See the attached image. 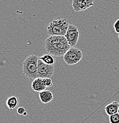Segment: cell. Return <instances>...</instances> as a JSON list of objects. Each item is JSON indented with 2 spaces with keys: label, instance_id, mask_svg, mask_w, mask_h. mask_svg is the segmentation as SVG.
I'll return each instance as SVG.
<instances>
[{
  "label": "cell",
  "instance_id": "6da1fadb",
  "mask_svg": "<svg viewBox=\"0 0 119 123\" xmlns=\"http://www.w3.org/2000/svg\"><path fill=\"white\" fill-rule=\"evenodd\" d=\"M44 47L49 54L62 57L71 48L65 36H50L44 41Z\"/></svg>",
  "mask_w": 119,
  "mask_h": 123
},
{
  "label": "cell",
  "instance_id": "7a4b0ae2",
  "mask_svg": "<svg viewBox=\"0 0 119 123\" xmlns=\"http://www.w3.org/2000/svg\"><path fill=\"white\" fill-rule=\"evenodd\" d=\"M69 25L68 21L63 17H57L50 21L47 26L49 36H65Z\"/></svg>",
  "mask_w": 119,
  "mask_h": 123
},
{
  "label": "cell",
  "instance_id": "3957f363",
  "mask_svg": "<svg viewBox=\"0 0 119 123\" xmlns=\"http://www.w3.org/2000/svg\"><path fill=\"white\" fill-rule=\"evenodd\" d=\"M39 58L36 55H30L26 57L23 63V73L29 79H34L38 78Z\"/></svg>",
  "mask_w": 119,
  "mask_h": 123
},
{
  "label": "cell",
  "instance_id": "277c9868",
  "mask_svg": "<svg viewBox=\"0 0 119 123\" xmlns=\"http://www.w3.org/2000/svg\"><path fill=\"white\" fill-rule=\"evenodd\" d=\"M65 62L68 65H75L79 63L83 57L82 51L78 48L71 47L63 56Z\"/></svg>",
  "mask_w": 119,
  "mask_h": 123
},
{
  "label": "cell",
  "instance_id": "5b68a950",
  "mask_svg": "<svg viewBox=\"0 0 119 123\" xmlns=\"http://www.w3.org/2000/svg\"><path fill=\"white\" fill-rule=\"evenodd\" d=\"M79 31L76 25L70 24L65 36L71 47H74L77 44L79 38Z\"/></svg>",
  "mask_w": 119,
  "mask_h": 123
},
{
  "label": "cell",
  "instance_id": "8992f818",
  "mask_svg": "<svg viewBox=\"0 0 119 123\" xmlns=\"http://www.w3.org/2000/svg\"><path fill=\"white\" fill-rule=\"evenodd\" d=\"M55 72L54 65H50L46 64L42 60L38 61V77L42 78H51L53 76Z\"/></svg>",
  "mask_w": 119,
  "mask_h": 123
},
{
  "label": "cell",
  "instance_id": "52a82bcc",
  "mask_svg": "<svg viewBox=\"0 0 119 123\" xmlns=\"http://www.w3.org/2000/svg\"><path fill=\"white\" fill-rule=\"evenodd\" d=\"M94 5V0H72L73 8L76 12L85 11Z\"/></svg>",
  "mask_w": 119,
  "mask_h": 123
},
{
  "label": "cell",
  "instance_id": "ba28073f",
  "mask_svg": "<svg viewBox=\"0 0 119 123\" xmlns=\"http://www.w3.org/2000/svg\"><path fill=\"white\" fill-rule=\"evenodd\" d=\"M31 88L33 91L40 92L46 90V88H48L44 85L43 78L38 77V78L34 79L33 81L32 82Z\"/></svg>",
  "mask_w": 119,
  "mask_h": 123
},
{
  "label": "cell",
  "instance_id": "9c48e42d",
  "mask_svg": "<svg viewBox=\"0 0 119 123\" xmlns=\"http://www.w3.org/2000/svg\"><path fill=\"white\" fill-rule=\"evenodd\" d=\"M40 100L42 103L46 104L53 99V94L52 92L48 90H44L39 92Z\"/></svg>",
  "mask_w": 119,
  "mask_h": 123
},
{
  "label": "cell",
  "instance_id": "30bf717a",
  "mask_svg": "<svg viewBox=\"0 0 119 123\" xmlns=\"http://www.w3.org/2000/svg\"><path fill=\"white\" fill-rule=\"evenodd\" d=\"M119 108V103L117 101H113L105 107V111L106 114L110 116L114 114L118 113Z\"/></svg>",
  "mask_w": 119,
  "mask_h": 123
},
{
  "label": "cell",
  "instance_id": "8fae6325",
  "mask_svg": "<svg viewBox=\"0 0 119 123\" xmlns=\"http://www.w3.org/2000/svg\"><path fill=\"white\" fill-rule=\"evenodd\" d=\"M19 99L17 97H15V96L9 97L6 101V105L11 111H13L17 107V106L19 105Z\"/></svg>",
  "mask_w": 119,
  "mask_h": 123
},
{
  "label": "cell",
  "instance_id": "7c38bea8",
  "mask_svg": "<svg viewBox=\"0 0 119 123\" xmlns=\"http://www.w3.org/2000/svg\"><path fill=\"white\" fill-rule=\"evenodd\" d=\"M39 59L42 60L43 62L48 65H54L55 63V59L53 55H50V54H45V55L39 57Z\"/></svg>",
  "mask_w": 119,
  "mask_h": 123
},
{
  "label": "cell",
  "instance_id": "4fadbf2b",
  "mask_svg": "<svg viewBox=\"0 0 119 123\" xmlns=\"http://www.w3.org/2000/svg\"><path fill=\"white\" fill-rule=\"evenodd\" d=\"M109 121L110 123H119V114L116 113L109 116Z\"/></svg>",
  "mask_w": 119,
  "mask_h": 123
},
{
  "label": "cell",
  "instance_id": "5bb4252c",
  "mask_svg": "<svg viewBox=\"0 0 119 123\" xmlns=\"http://www.w3.org/2000/svg\"><path fill=\"white\" fill-rule=\"evenodd\" d=\"M43 80H44V85L47 88H50V87L53 86V82L50 78H43Z\"/></svg>",
  "mask_w": 119,
  "mask_h": 123
},
{
  "label": "cell",
  "instance_id": "9a60e30c",
  "mask_svg": "<svg viewBox=\"0 0 119 123\" xmlns=\"http://www.w3.org/2000/svg\"><path fill=\"white\" fill-rule=\"evenodd\" d=\"M113 26L115 31L119 34V19H117L116 22L114 23Z\"/></svg>",
  "mask_w": 119,
  "mask_h": 123
},
{
  "label": "cell",
  "instance_id": "2e32d148",
  "mask_svg": "<svg viewBox=\"0 0 119 123\" xmlns=\"http://www.w3.org/2000/svg\"><path fill=\"white\" fill-rule=\"evenodd\" d=\"M26 112L25 109L24 107H19L17 109V113L20 115H24V114Z\"/></svg>",
  "mask_w": 119,
  "mask_h": 123
},
{
  "label": "cell",
  "instance_id": "e0dca14e",
  "mask_svg": "<svg viewBox=\"0 0 119 123\" xmlns=\"http://www.w3.org/2000/svg\"><path fill=\"white\" fill-rule=\"evenodd\" d=\"M27 112H25V113L23 115H24V116H25V115H27Z\"/></svg>",
  "mask_w": 119,
  "mask_h": 123
},
{
  "label": "cell",
  "instance_id": "ac0fdd59",
  "mask_svg": "<svg viewBox=\"0 0 119 123\" xmlns=\"http://www.w3.org/2000/svg\"><path fill=\"white\" fill-rule=\"evenodd\" d=\"M118 113L119 114V111H118Z\"/></svg>",
  "mask_w": 119,
  "mask_h": 123
},
{
  "label": "cell",
  "instance_id": "d6986e66",
  "mask_svg": "<svg viewBox=\"0 0 119 123\" xmlns=\"http://www.w3.org/2000/svg\"><path fill=\"white\" fill-rule=\"evenodd\" d=\"M118 37H119V36H118Z\"/></svg>",
  "mask_w": 119,
  "mask_h": 123
}]
</instances>
